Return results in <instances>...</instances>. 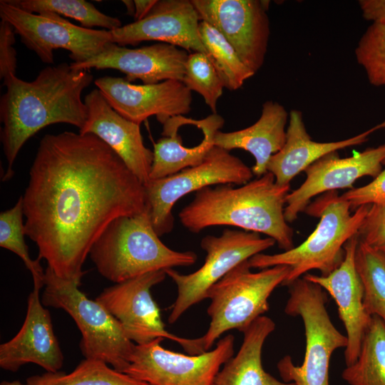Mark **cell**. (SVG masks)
<instances>
[{
	"label": "cell",
	"instance_id": "26",
	"mask_svg": "<svg viewBox=\"0 0 385 385\" xmlns=\"http://www.w3.org/2000/svg\"><path fill=\"white\" fill-rule=\"evenodd\" d=\"M342 378L349 385H385V323L371 316L356 361Z\"/></svg>",
	"mask_w": 385,
	"mask_h": 385
},
{
	"label": "cell",
	"instance_id": "34",
	"mask_svg": "<svg viewBox=\"0 0 385 385\" xmlns=\"http://www.w3.org/2000/svg\"><path fill=\"white\" fill-rule=\"evenodd\" d=\"M359 240L373 248L385 250V204H374L358 231Z\"/></svg>",
	"mask_w": 385,
	"mask_h": 385
},
{
	"label": "cell",
	"instance_id": "35",
	"mask_svg": "<svg viewBox=\"0 0 385 385\" xmlns=\"http://www.w3.org/2000/svg\"><path fill=\"white\" fill-rule=\"evenodd\" d=\"M383 165H385V159ZM341 197L347 201L354 210L363 205L385 204V168L369 183L350 189Z\"/></svg>",
	"mask_w": 385,
	"mask_h": 385
},
{
	"label": "cell",
	"instance_id": "40",
	"mask_svg": "<svg viewBox=\"0 0 385 385\" xmlns=\"http://www.w3.org/2000/svg\"><path fill=\"white\" fill-rule=\"evenodd\" d=\"M0 385H29L28 384H23L19 381L15 380V381H2L0 384Z\"/></svg>",
	"mask_w": 385,
	"mask_h": 385
},
{
	"label": "cell",
	"instance_id": "22",
	"mask_svg": "<svg viewBox=\"0 0 385 385\" xmlns=\"http://www.w3.org/2000/svg\"><path fill=\"white\" fill-rule=\"evenodd\" d=\"M385 128V120L354 137L333 142H316L306 130L302 113L292 110L289 114L286 142L270 159L267 170L273 174L277 184L290 185L292 179L323 156L340 149L361 145L374 131Z\"/></svg>",
	"mask_w": 385,
	"mask_h": 385
},
{
	"label": "cell",
	"instance_id": "25",
	"mask_svg": "<svg viewBox=\"0 0 385 385\" xmlns=\"http://www.w3.org/2000/svg\"><path fill=\"white\" fill-rule=\"evenodd\" d=\"M275 323L267 316L256 319L243 332V340L237 354L217 374L212 385H295L280 381L262 366V351Z\"/></svg>",
	"mask_w": 385,
	"mask_h": 385
},
{
	"label": "cell",
	"instance_id": "1",
	"mask_svg": "<svg viewBox=\"0 0 385 385\" xmlns=\"http://www.w3.org/2000/svg\"><path fill=\"white\" fill-rule=\"evenodd\" d=\"M23 197L24 232L60 278L81 283L90 250L115 218L147 210L144 185L91 133L41 140Z\"/></svg>",
	"mask_w": 385,
	"mask_h": 385
},
{
	"label": "cell",
	"instance_id": "9",
	"mask_svg": "<svg viewBox=\"0 0 385 385\" xmlns=\"http://www.w3.org/2000/svg\"><path fill=\"white\" fill-rule=\"evenodd\" d=\"M252 176V168L238 157L215 145L200 164L165 178L150 179L144 185V189L155 231L159 237L172 231V209L183 196L212 185H242Z\"/></svg>",
	"mask_w": 385,
	"mask_h": 385
},
{
	"label": "cell",
	"instance_id": "27",
	"mask_svg": "<svg viewBox=\"0 0 385 385\" xmlns=\"http://www.w3.org/2000/svg\"><path fill=\"white\" fill-rule=\"evenodd\" d=\"M29 385H148L108 366L99 359H85L69 374L46 372L31 376Z\"/></svg>",
	"mask_w": 385,
	"mask_h": 385
},
{
	"label": "cell",
	"instance_id": "30",
	"mask_svg": "<svg viewBox=\"0 0 385 385\" xmlns=\"http://www.w3.org/2000/svg\"><path fill=\"white\" fill-rule=\"evenodd\" d=\"M9 4L31 13L51 12L79 21L81 26H98L113 31L122 26L119 19L100 11L85 0H6Z\"/></svg>",
	"mask_w": 385,
	"mask_h": 385
},
{
	"label": "cell",
	"instance_id": "42",
	"mask_svg": "<svg viewBox=\"0 0 385 385\" xmlns=\"http://www.w3.org/2000/svg\"><path fill=\"white\" fill-rule=\"evenodd\" d=\"M148 385H150V384H148Z\"/></svg>",
	"mask_w": 385,
	"mask_h": 385
},
{
	"label": "cell",
	"instance_id": "4",
	"mask_svg": "<svg viewBox=\"0 0 385 385\" xmlns=\"http://www.w3.org/2000/svg\"><path fill=\"white\" fill-rule=\"evenodd\" d=\"M369 206H361L351 214L349 203L332 191L305 210L319 217V222L303 242L280 253L255 255L248 260L250 266L261 270L276 265L289 267L284 286L313 270H319L322 276L328 275L342 263L344 245L358 234Z\"/></svg>",
	"mask_w": 385,
	"mask_h": 385
},
{
	"label": "cell",
	"instance_id": "6",
	"mask_svg": "<svg viewBox=\"0 0 385 385\" xmlns=\"http://www.w3.org/2000/svg\"><path fill=\"white\" fill-rule=\"evenodd\" d=\"M289 297L286 314L299 317L304 324L305 351L300 366L289 355L277 363L284 382L295 385H329V371L334 351L346 348L347 339L334 325L327 309V292L319 284L303 277L287 286Z\"/></svg>",
	"mask_w": 385,
	"mask_h": 385
},
{
	"label": "cell",
	"instance_id": "38",
	"mask_svg": "<svg viewBox=\"0 0 385 385\" xmlns=\"http://www.w3.org/2000/svg\"><path fill=\"white\" fill-rule=\"evenodd\" d=\"M158 0H134L135 11V21L143 19L153 8Z\"/></svg>",
	"mask_w": 385,
	"mask_h": 385
},
{
	"label": "cell",
	"instance_id": "15",
	"mask_svg": "<svg viewBox=\"0 0 385 385\" xmlns=\"http://www.w3.org/2000/svg\"><path fill=\"white\" fill-rule=\"evenodd\" d=\"M94 83L117 113L139 125L152 115L163 124L191 109L192 93L182 81L138 85L123 78L105 76Z\"/></svg>",
	"mask_w": 385,
	"mask_h": 385
},
{
	"label": "cell",
	"instance_id": "12",
	"mask_svg": "<svg viewBox=\"0 0 385 385\" xmlns=\"http://www.w3.org/2000/svg\"><path fill=\"white\" fill-rule=\"evenodd\" d=\"M164 270L148 272L107 287L96 298L120 323L126 337L142 345L158 339H168L182 346L188 354L204 351L201 338L186 339L168 332L159 307L150 293L163 282Z\"/></svg>",
	"mask_w": 385,
	"mask_h": 385
},
{
	"label": "cell",
	"instance_id": "23",
	"mask_svg": "<svg viewBox=\"0 0 385 385\" xmlns=\"http://www.w3.org/2000/svg\"><path fill=\"white\" fill-rule=\"evenodd\" d=\"M289 114L283 106L273 101L262 105L260 118L252 125L233 132L217 131L214 139L215 146L228 151L243 149L255 160L252 168L253 175L265 174L271 157L277 153L286 142V125Z\"/></svg>",
	"mask_w": 385,
	"mask_h": 385
},
{
	"label": "cell",
	"instance_id": "11",
	"mask_svg": "<svg viewBox=\"0 0 385 385\" xmlns=\"http://www.w3.org/2000/svg\"><path fill=\"white\" fill-rule=\"evenodd\" d=\"M0 17L9 23L21 42L45 63H53V51H69L73 63L84 62L111 42V31L77 26L51 12L31 13L0 1Z\"/></svg>",
	"mask_w": 385,
	"mask_h": 385
},
{
	"label": "cell",
	"instance_id": "39",
	"mask_svg": "<svg viewBox=\"0 0 385 385\" xmlns=\"http://www.w3.org/2000/svg\"><path fill=\"white\" fill-rule=\"evenodd\" d=\"M122 1L126 7L128 15L134 16L135 11V6L134 1L123 0Z\"/></svg>",
	"mask_w": 385,
	"mask_h": 385
},
{
	"label": "cell",
	"instance_id": "2",
	"mask_svg": "<svg viewBox=\"0 0 385 385\" xmlns=\"http://www.w3.org/2000/svg\"><path fill=\"white\" fill-rule=\"evenodd\" d=\"M93 80L89 71L73 68L67 63L45 67L31 81L14 74L3 80L1 142L8 164L4 180L12 177L19 152L38 131L56 123L83 128L87 108L81 95Z\"/></svg>",
	"mask_w": 385,
	"mask_h": 385
},
{
	"label": "cell",
	"instance_id": "24",
	"mask_svg": "<svg viewBox=\"0 0 385 385\" xmlns=\"http://www.w3.org/2000/svg\"><path fill=\"white\" fill-rule=\"evenodd\" d=\"M180 115L163 123V137L154 145L150 179H159L200 164L215 146V134L222 128L224 118L212 113L200 120L202 139L194 145L183 144L180 132Z\"/></svg>",
	"mask_w": 385,
	"mask_h": 385
},
{
	"label": "cell",
	"instance_id": "16",
	"mask_svg": "<svg viewBox=\"0 0 385 385\" xmlns=\"http://www.w3.org/2000/svg\"><path fill=\"white\" fill-rule=\"evenodd\" d=\"M384 159L385 143L350 157L340 158L337 151L323 156L304 170V183L288 194L284 207L286 221L291 223L296 220L317 195L352 189L354 183L364 176L376 178L382 170Z\"/></svg>",
	"mask_w": 385,
	"mask_h": 385
},
{
	"label": "cell",
	"instance_id": "5",
	"mask_svg": "<svg viewBox=\"0 0 385 385\" xmlns=\"http://www.w3.org/2000/svg\"><path fill=\"white\" fill-rule=\"evenodd\" d=\"M89 255L98 272L114 283L190 266L197 258L193 252L168 247L155 231L148 209L140 215L113 220L93 243Z\"/></svg>",
	"mask_w": 385,
	"mask_h": 385
},
{
	"label": "cell",
	"instance_id": "31",
	"mask_svg": "<svg viewBox=\"0 0 385 385\" xmlns=\"http://www.w3.org/2000/svg\"><path fill=\"white\" fill-rule=\"evenodd\" d=\"M23 197L16 205L0 214V246L16 254L31 272L34 289L40 290L44 286L45 272L39 260H32L24 240V224L23 223Z\"/></svg>",
	"mask_w": 385,
	"mask_h": 385
},
{
	"label": "cell",
	"instance_id": "8",
	"mask_svg": "<svg viewBox=\"0 0 385 385\" xmlns=\"http://www.w3.org/2000/svg\"><path fill=\"white\" fill-rule=\"evenodd\" d=\"M248 260L234 267L208 290L211 302L207 312L210 322L201 337L204 351L211 349L225 332H242L256 319L269 310L268 299L274 289L286 279L289 268L276 265L251 271Z\"/></svg>",
	"mask_w": 385,
	"mask_h": 385
},
{
	"label": "cell",
	"instance_id": "17",
	"mask_svg": "<svg viewBox=\"0 0 385 385\" xmlns=\"http://www.w3.org/2000/svg\"><path fill=\"white\" fill-rule=\"evenodd\" d=\"M200 21L191 0H158L141 20L111 31V43L124 46L156 41L207 54L199 34Z\"/></svg>",
	"mask_w": 385,
	"mask_h": 385
},
{
	"label": "cell",
	"instance_id": "10",
	"mask_svg": "<svg viewBox=\"0 0 385 385\" xmlns=\"http://www.w3.org/2000/svg\"><path fill=\"white\" fill-rule=\"evenodd\" d=\"M271 237L246 230L225 229L220 236L204 237L200 246L207 255L195 272L183 274L173 268L165 270L175 283L178 296L168 318L175 323L192 306L207 299L209 289L241 262L274 246Z\"/></svg>",
	"mask_w": 385,
	"mask_h": 385
},
{
	"label": "cell",
	"instance_id": "33",
	"mask_svg": "<svg viewBox=\"0 0 385 385\" xmlns=\"http://www.w3.org/2000/svg\"><path fill=\"white\" fill-rule=\"evenodd\" d=\"M355 56L369 83L385 86V24L372 23L367 28L358 42Z\"/></svg>",
	"mask_w": 385,
	"mask_h": 385
},
{
	"label": "cell",
	"instance_id": "41",
	"mask_svg": "<svg viewBox=\"0 0 385 385\" xmlns=\"http://www.w3.org/2000/svg\"><path fill=\"white\" fill-rule=\"evenodd\" d=\"M381 251H382L385 254V250H381Z\"/></svg>",
	"mask_w": 385,
	"mask_h": 385
},
{
	"label": "cell",
	"instance_id": "21",
	"mask_svg": "<svg viewBox=\"0 0 385 385\" xmlns=\"http://www.w3.org/2000/svg\"><path fill=\"white\" fill-rule=\"evenodd\" d=\"M40 290L34 289L28 298L26 316L19 332L0 345V367L15 372L28 363L47 372H57L63 355L54 334L49 311L40 300Z\"/></svg>",
	"mask_w": 385,
	"mask_h": 385
},
{
	"label": "cell",
	"instance_id": "20",
	"mask_svg": "<svg viewBox=\"0 0 385 385\" xmlns=\"http://www.w3.org/2000/svg\"><path fill=\"white\" fill-rule=\"evenodd\" d=\"M84 103L87 118L79 133L101 139L145 185L150 180L153 152L144 145L140 125L117 113L98 88L85 96Z\"/></svg>",
	"mask_w": 385,
	"mask_h": 385
},
{
	"label": "cell",
	"instance_id": "3",
	"mask_svg": "<svg viewBox=\"0 0 385 385\" xmlns=\"http://www.w3.org/2000/svg\"><path fill=\"white\" fill-rule=\"evenodd\" d=\"M289 191L290 185L277 184L273 174L267 172L237 188L222 184L197 191L178 217L191 232L212 226H233L264 234L287 251L294 247L293 230L284 217Z\"/></svg>",
	"mask_w": 385,
	"mask_h": 385
},
{
	"label": "cell",
	"instance_id": "29",
	"mask_svg": "<svg viewBox=\"0 0 385 385\" xmlns=\"http://www.w3.org/2000/svg\"><path fill=\"white\" fill-rule=\"evenodd\" d=\"M355 262L363 286L365 310L385 323V254L359 240Z\"/></svg>",
	"mask_w": 385,
	"mask_h": 385
},
{
	"label": "cell",
	"instance_id": "36",
	"mask_svg": "<svg viewBox=\"0 0 385 385\" xmlns=\"http://www.w3.org/2000/svg\"><path fill=\"white\" fill-rule=\"evenodd\" d=\"M15 31L12 26L4 21L0 22V78L16 75L17 58L15 43Z\"/></svg>",
	"mask_w": 385,
	"mask_h": 385
},
{
	"label": "cell",
	"instance_id": "32",
	"mask_svg": "<svg viewBox=\"0 0 385 385\" xmlns=\"http://www.w3.org/2000/svg\"><path fill=\"white\" fill-rule=\"evenodd\" d=\"M183 83L192 91L198 93L210 108L217 113V103L225 88L207 54L193 52L188 54Z\"/></svg>",
	"mask_w": 385,
	"mask_h": 385
},
{
	"label": "cell",
	"instance_id": "19",
	"mask_svg": "<svg viewBox=\"0 0 385 385\" xmlns=\"http://www.w3.org/2000/svg\"><path fill=\"white\" fill-rule=\"evenodd\" d=\"M358 244L356 234L344 245L345 256L342 263L328 275L307 273L303 276L322 287L337 304L339 317L346 333L347 345L344 349L346 366L354 364L357 359L371 319L364 306L363 286L356 267L355 255Z\"/></svg>",
	"mask_w": 385,
	"mask_h": 385
},
{
	"label": "cell",
	"instance_id": "14",
	"mask_svg": "<svg viewBox=\"0 0 385 385\" xmlns=\"http://www.w3.org/2000/svg\"><path fill=\"white\" fill-rule=\"evenodd\" d=\"M201 21L220 32L255 73L262 66L270 38V1L191 0Z\"/></svg>",
	"mask_w": 385,
	"mask_h": 385
},
{
	"label": "cell",
	"instance_id": "7",
	"mask_svg": "<svg viewBox=\"0 0 385 385\" xmlns=\"http://www.w3.org/2000/svg\"><path fill=\"white\" fill-rule=\"evenodd\" d=\"M80 284L58 277L47 267L41 302L45 307L62 309L73 318L81 333L80 349L86 359L102 360L124 373L135 344L101 303L78 289Z\"/></svg>",
	"mask_w": 385,
	"mask_h": 385
},
{
	"label": "cell",
	"instance_id": "13",
	"mask_svg": "<svg viewBox=\"0 0 385 385\" xmlns=\"http://www.w3.org/2000/svg\"><path fill=\"white\" fill-rule=\"evenodd\" d=\"M163 338L135 344L124 371L150 385H212L214 379L234 354L235 337L220 339L213 349L199 354H184L163 348Z\"/></svg>",
	"mask_w": 385,
	"mask_h": 385
},
{
	"label": "cell",
	"instance_id": "28",
	"mask_svg": "<svg viewBox=\"0 0 385 385\" xmlns=\"http://www.w3.org/2000/svg\"><path fill=\"white\" fill-rule=\"evenodd\" d=\"M199 34L225 88L230 91L237 90L255 74L242 62L224 36L212 25L201 21Z\"/></svg>",
	"mask_w": 385,
	"mask_h": 385
},
{
	"label": "cell",
	"instance_id": "18",
	"mask_svg": "<svg viewBox=\"0 0 385 385\" xmlns=\"http://www.w3.org/2000/svg\"><path fill=\"white\" fill-rule=\"evenodd\" d=\"M188 56L187 51L165 43L129 48L110 42L96 56L70 65L77 70L115 69L125 73L130 83L138 79L143 84H153L183 81Z\"/></svg>",
	"mask_w": 385,
	"mask_h": 385
},
{
	"label": "cell",
	"instance_id": "37",
	"mask_svg": "<svg viewBox=\"0 0 385 385\" xmlns=\"http://www.w3.org/2000/svg\"><path fill=\"white\" fill-rule=\"evenodd\" d=\"M358 3L364 19L385 24V0H359Z\"/></svg>",
	"mask_w": 385,
	"mask_h": 385
}]
</instances>
